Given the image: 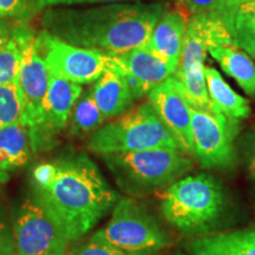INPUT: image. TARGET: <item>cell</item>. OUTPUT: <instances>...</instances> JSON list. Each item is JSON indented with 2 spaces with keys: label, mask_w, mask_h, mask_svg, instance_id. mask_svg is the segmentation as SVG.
<instances>
[{
  "label": "cell",
  "mask_w": 255,
  "mask_h": 255,
  "mask_svg": "<svg viewBox=\"0 0 255 255\" xmlns=\"http://www.w3.org/2000/svg\"><path fill=\"white\" fill-rule=\"evenodd\" d=\"M244 7H252V8H255V2H253V4H250V5L244 6Z\"/></svg>",
  "instance_id": "cell-35"
},
{
  "label": "cell",
  "mask_w": 255,
  "mask_h": 255,
  "mask_svg": "<svg viewBox=\"0 0 255 255\" xmlns=\"http://www.w3.org/2000/svg\"><path fill=\"white\" fill-rule=\"evenodd\" d=\"M19 121H21V103L17 85H0V129Z\"/></svg>",
  "instance_id": "cell-24"
},
{
  "label": "cell",
  "mask_w": 255,
  "mask_h": 255,
  "mask_svg": "<svg viewBox=\"0 0 255 255\" xmlns=\"http://www.w3.org/2000/svg\"><path fill=\"white\" fill-rule=\"evenodd\" d=\"M8 37H9V36H6V37H0V46L4 45V44L6 43V41H7Z\"/></svg>",
  "instance_id": "cell-34"
},
{
  "label": "cell",
  "mask_w": 255,
  "mask_h": 255,
  "mask_svg": "<svg viewBox=\"0 0 255 255\" xmlns=\"http://www.w3.org/2000/svg\"><path fill=\"white\" fill-rule=\"evenodd\" d=\"M208 52L242 90L255 97V63L246 52L239 51L237 46L210 47Z\"/></svg>",
  "instance_id": "cell-20"
},
{
  "label": "cell",
  "mask_w": 255,
  "mask_h": 255,
  "mask_svg": "<svg viewBox=\"0 0 255 255\" xmlns=\"http://www.w3.org/2000/svg\"><path fill=\"white\" fill-rule=\"evenodd\" d=\"M186 6L190 14H200L214 12L219 0H180Z\"/></svg>",
  "instance_id": "cell-27"
},
{
  "label": "cell",
  "mask_w": 255,
  "mask_h": 255,
  "mask_svg": "<svg viewBox=\"0 0 255 255\" xmlns=\"http://www.w3.org/2000/svg\"><path fill=\"white\" fill-rule=\"evenodd\" d=\"M94 100L105 120L119 117L131 108L135 98L126 81L116 72L107 69L91 88Z\"/></svg>",
  "instance_id": "cell-17"
},
{
  "label": "cell",
  "mask_w": 255,
  "mask_h": 255,
  "mask_svg": "<svg viewBox=\"0 0 255 255\" xmlns=\"http://www.w3.org/2000/svg\"><path fill=\"white\" fill-rule=\"evenodd\" d=\"M38 40L50 72L66 81L87 84L96 82L107 70V53L66 43L43 31Z\"/></svg>",
  "instance_id": "cell-11"
},
{
  "label": "cell",
  "mask_w": 255,
  "mask_h": 255,
  "mask_svg": "<svg viewBox=\"0 0 255 255\" xmlns=\"http://www.w3.org/2000/svg\"><path fill=\"white\" fill-rule=\"evenodd\" d=\"M31 152L30 131L21 121L0 129V174L24 165Z\"/></svg>",
  "instance_id": "cell-19"
},
{
  "label": "cell",
  "mask_w": 255,
  "mask_h": 255,
  "mask_svg": "<svg viewBox=\"0 0 255 255\" xmlns=\"http://www.w3.org/2000/svg\"><path fill=\"white\" fill-rule=\"evenodd\" d=\"M205 77L209 100L215 113L225 115L238 122L250 116L251 108L248 101L233 90L218 70L205 66Z\"/></svg>",
  "instance_id": "cell-18"
},
{
  "label": "cell",
  "mask_w": 255,
  "mask_h": 255,
  "mask_svg": "<svg viewBox=\"0 0 255 255\" xmlns=\"http://www.w3.org/2000/svg\"><path fill=\"white\" fill-rule=\"evenodd\" d=\"M188 21L189 19L182 9L167 11L156 23L146 46L165 62L177 68Z\"/></svg>",
  "instance_id": "cell-15"
},
{
  "label": "cell",
  "mask_w": 255,
  "mask_h": 255,
  "mask_svg": "<svg viewBox=\"0 0 255 255\" xmlns=\"http://www.w3.org/2000/svg\"><path fill=\"white\" fill-rule=\"evenodd\" d=\"M69 255H130L126 252L121 251L120 248L113 246L109 242L102 240V239L92 237L85 241L84 244L79 245L78 247L73 248Z\"/></svg>",
  "instance_id": "cell-25"
},
{
  "label": "cell",
  "mask_w": 255,
  "mask_h": 255,
  "mask_svg": "<svg viewBox=\"0 0 255 255\" xmlns=\"http://www.w3.org/2000/svg\"><path fill=\"white\" fill-rule=\"evenodd\" d=\"M12 234L15 255H65L70 244L62 226L36 195L21 206Z\"/></svg>",
  "instance_id": "cell-10"
},
{
  "label": "cell",
  "mask_w": 255,
  "mask_h": 255,
  "mask_svg": "<svg viewBox=\"0 0 255 255\" xmlns=\"http://www.w3.org/2000/svg\"><path fill=\"white\" fill-rule=\"evenodd\" d=\"M104 115L94 100L91 89L81 95L70 116V131L72 135L85 136L94 133L105 122Z\"/></svg>",
  "instance_id": "cell-21"
},
{
  "label": "cell",
  "mask_w": 255,
  "mask_h": 255,
  "mask_svg": "<svg viewBox=\"0 0 255 255\" xmlns=\"http://www.w3.org/2000/svg\"><path fill=\"white\" fill-rule=\"evenodd\" d=\"M85 2H92V0H30L27 4L28 8L36 11V9L59 7V6L85 4Z\"/></svg>",
  "instance_id": "cell-29"
},
{
  "label": "cell",
  "mask_w": 255,
  "mask_h": 255,
  "mask_svg": "<svg viewBox=\"0 0 255 255\" xmlns=\"http://www.w3.org/2000/svg\"><path fill=\"white\" fill-rule=\"evenodd\" d=\"M189 250L191 255H255V227L197 237Z\"/></svg>",
  "instance_id": "cell-16"
},
{
  "label": "cell",
  "mask_w": 255,
  "mask_h": 255,
  "mask_svg": "<svg viewBox=\"0 0 255 255\" xmlns=\"http://www.w3.org/2000/svg\"><path fill=\"white\" fill-rule=\"evenodd\" d=\"M222 19L238 49L255 57V8L241 7Z\"/></svg>",
  "instance_id": "cell-22"
},
{
  "label": "cell",
  "mask_w": 255,
  "mask_h": 255,
  "mask_svg": "<svg viewBox=\"0 0 255 255\" xmlns=\"http://www.w3.org/2000/svg\"><path fill=\"white\" fill-rule=\"evenodd\" d=\"M255 0H219L218 6H216V12L222 18L228 17L229 14L237 12L239 8L244 7V6L253 4Z\"/></svg>",
  "instance_id": "cell-28"
},
{
  "label": "cell",
  "mask_w": 255,
  "mask_h": 255,
  "mask_svg": "<svg viewBox=\"0 0 255 255\" xmlns=\"http://www.w3.org/2000/svg\"><path fill=\"white\" fill-rule=\"evenodd\" d=\"M0 255H15L13 234L0 220Z\"/></svg>",
  "instance_id": "cell-30"
},
{
  "label": "cell",
  "mask_w": 255,
  "mask_h": 255,
  "mask_svg": "<svg viewBox=\"0 0 255 255\" xmlns=\"http://www.w3.org/2000/svg\"><path fill=\"white\" fill-rule=\"evenodd\" d=\"M247 164L251 176L255 178V135L252 137L247 148Z\"/></svg>",
  "instance_id": "cell-32"
},
{
  "label": "cell",
  "mask_w": 255,
  "mask_h": 255,
  "mask_svg": "<svg viewBox=\"0 0 255 255\" xmlns=\"http://www.w3.org/2000/svg\"><path fill=\"white\" fill-rule=\"evenodd\" d=\"M21 64V45L13 31L2 46H0V85H17Z\"/></svg>",
  "instance_id": "cell-23"
},
{
  "label": "cell",
  "mask_w": 255,
  "mask_h": 255,
  "mask_svg": "<svg viewBox=\"0 0 255 255\" xmlns=\"http://www.w3.org/2000/svg\"><path fill=\"white\" fill-rule=\"evenodd\" d=\"M19 19H13L0 15V37H6L19 26Z\"/></svg>",
  "instance_id": "cell-31"
},
{
  "label": "cell",
  "mask_w": 255,
  "mask_h": 255,
  "mask_svg": "<svg viewBox=\"0 0 255 255\" xmlns=\"http://www.w3.org/2000/svg\"><path fill=\"white\" fill-rule=\"evenodd\" d=\"M89 149L96 154H120L155 148L180 149L176 139L149 102L129 110L91 133Z\"/></svg>",
  "instance_id": "cell-6"
},
{
  "label": "cell",
  "mask_w": 255,
  "mask_h": 255,
  "mask_svg": "<svg viewBox=\"0 0 255 255\" xmlns=\"http://www.w3.org/2000/svg\"><path fill=\"white\" fill-rule=\"evenodd\" d=\"M119 1H126V0H92V2H119ZM176 1H180V0H176Z\"/></svg>",
  "instance_id": "cell-33"
},
{
  "label": "cell",
  "mask_w": 255,
  "mask_h": 255,
  "mask_svg": "<svg viewBox=\"0 0 255 255\" xmlns=\"http://www.w3.org/2000/svg\"><path fill=\"white\" fill-rule=\"evenodd\" d=\"M164 4H110L92 8H46L44 31L66 43L105 53L145 46Z\"/></svg>",
  "instance_id": "cell-1"
},
{
  "label": "cell",
  "mask_w": 255,
  "mask_h": 255,
  "mask_svg": "<svg viewBox=\"0 0 255 255\" xmlns=\"http://www.w3.org/2000/svg\"><path fill=\"white\" fill-rule=\"evenodd\" d=\"M148 102L176 139L180 150L193 156L191 107L175 76L152 89L148 94Z\"/></svg>",
  "instance_id": "cell-13"
},
{
  "label": "cell",
  "mask_w": 255,
  "mask_h": 255,
  "mask_svg": "<svg viewBox=\"0 0 255 255\" xmlns=\"http://www.w3.org/2000/svg\"><path fill=\"white\" fill-rule=\"evenodd\" d=\"M215 46H237L221 15L216 12L191 15L174 76L195 109L214 111L207 91L205 59L210 47Z\"/></svg>",
  "instance_id": "cell-4"
},
{
  "label": "cell",
  "mask_w": 255,
  "mask_h": 255,
  "mask_svg": "<svg viewBox=\"0 0 255 255\" xmlns=\"http://www.w3.org/2000/svg\"><path fill=\"white\" fill-rule=\"evenodd\" d=\"M94 235L130 255H155L171 245L157 220L133 199L117 201L110 221Z\"/></svg>",
  "instance_id": "cell-8"
},
{
  "label": "cell",
  "mask_w": 255,
  "mask_h": 255,
  "mask_svg": "<svg viewBox=\"0 0 255 255\" xmlns=\"http://www.w3.org/2000/svg\"><path fill=\"white\" fill-rule=\"evenodd\" d=\"M27 0H0V15L13 19H24L27 17Z\"/></svg>",
  "instance_id": "cell-26"
},
{
  "label": "cell",
  "mask_w": 255,
  "mask_h": 255,
  "mask_svg": "<svg viewBox=\"0 0 255 255\" xmlns=\"http://www.w3.org/2000/svg\"><path fill=\"white\" fill-rule=\"evenodd\" d=\"M174 255H186V254H183V253H176V254H174Z\"/></svg>",
  "instance_id": "cell-36"
},
{
  "label": "cell",
  "mask_w": 255,
  "mask_h": 255,
  "mask_svg": "<svg viewBox=\"0 0 255 255\" xmlns=\"http://www.w3.org/2000/svg\"><path fill=\"white\" fill-rule=\"evenodd\" d=\"M119 186L131 195L167 189L193 169V159L180 149L155 148L103 155Z\"/></svg>",
  "instance_id": "cell-5"
},
{
  "label": "cell",
  "mask_w": 255,
  "mask_h": 255,
  "mask_svg": "<svg viewBox=\"0 0 255 255\" xmlns=\"http://www.w3.org/2000/svg\"><path fill=\"white\" fill-rule=\"evenodd\" d=\"M21 45V64L17 88L21 103V122L28 128L32 152L43 150L44 102L49 90L50 72L38 36L25 25L15 28Z\"/></svg>",
  "instance_id": "cell-7"
},
{
  "label": "cell",
  "mask_w": 255,
  "mask_h": 255,
  "mask_svg": "<svg viewBox=\"0 0 255 255\" xmlns=\"http://www.w3.org/2000/svg\"><path fill=\"white\" fill-rule=\"evenodd\" d=\"M107 69L126 81L135 101L148 96L152 89L174 76L177 70L146 45L123 53H107Z\"/></svg>",
  "instance_id": "cell-12"
},
{
  "label": "cell",
  "mask_w": 255,
  "mask_h": 255,
  "mask_svg": "<svg viewBox=\"0 0 255 255\" xmlns=\"http://www.w3.org/2000/svg\"><path fill=\"white\" fill-rule=\"evenodd\" d=\"M239 123L215 111L191 108L193 156L201 167L218 170L233 168Z\"/></svg>",
  "instance_id": "cell-9"
},
{
  "label": "cell",
  "mask_w": 255,
  "mask_h": 255,
  "mask_svg": "<svg viewBox=\"0 0 255 255\" xmlns=\"http://www.w3.org/2000/svg\"><path fill=\"white\" fill-rule=\"evenodd\" d=\"M34 190L70 242L87 235L119 199V194L85 154L52 163L50 177L36 184Z\"/></svg>",
  "instance_id": "cell-2"
},
{
  "label": "cell",
  "mask_w": 255,
  "mask_h": 255,
  "mask_svg": "<svg viewBox=\"0 0 255 255\" xmlns=\"http://www.w3.org/2000/svg\"><path fill=\"white\" fill-rule=\"evenodd\" d=\"M82 94L81 84L50 72L49 90L44 102L43 150L50 148L55 136L68 126L73 107Z\"/></svg>",
  "instance_id": "cell-14"
},
{
  "label": "cell",
  "mask_w": 255,
  "mask_h": 255,
  "mask_svg": "<svg viewBox=\"0 0 255 255\" xmlns=\"http://www.w3.org/2000/svg\"><path fill=\"white\" fill-rule=\"evenodd\" d=\"M164 219L181 234H212L227 210L225 188L206 173L184 175L165 189L161 201Z\"/></svg>",
  "instance_id": "cell-3"
}]
</instances>
